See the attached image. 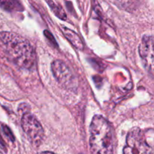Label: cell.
I'll return each mask as SVG.
<instances>
[{"instance_id":"cell-1","label":"cell","mask_w":154,"mask_h":154,"mask_svg":"<svg viewBox=\"0 0 154 154\" xmlns=\"http://www.w3.org/2000/svg\"><path fill=\"white\" fill-rule=\"evenodd\" d=\"M0 50L15 66L30 69L35 62V54L29 42L22 36L11 32H0Z\"/></svg>"},{"instance_id":"cell-2","label":"cell","mask_w":154,"mask_h":154,"mask_svg":"<svg viewBox=\"0 0 154 154\" xmlns=\"http://www.w3.org/2000/svg\"><path fill=\"white\" fill-rule=\"evenodd\" d=\"M90 146L92 154L114 153V134L108 120L101 115L93 117L90 126Z\"/></svg>"},{"instance_id":"cell-3","label":"cell","mask_w":154,"mask_h":154,"mask_svg":"<svg viewBox=\"0 0 154 154\" xmlns=\"http://www.w3.org/2000/svg\"><path fill=\"white\" fill-rule=\"evenodd\" d=\"M153 129L143 131L139 128H133L126 138V144L123 154H150L153 150Z\"/></svg>"},{"instance_id":"cell-4","label":"cell","mask_w":154,"mask_h":154,"mask_svg":"<svg viewBox=\"0 0 154 154\" xmlns=\"http://www.w3.org/2000/svg\"><path fill=\"white\" fill-rule=\"evenodd\" d=\"M21 124L30 143L35 147L40 145L44 138V129L35 117L28 111L23 113Z\"/></svg>"},{"instance_id":"cell-5","label":"cell","mask_w":154,"mask_h":154,"mask_svg":"<svg viewBox=\"0 0 154 154\" xmlns=\"http://www.w3.org/2000/svg\"><path fill=\"white\" fill-rule=\"evenodd\" d=\"M51 69L57 82L66 90L75 91L78 88V81L72 71L62 60H54Z\"/></svg>"},{"instance_id":"cell-6","label":"cell","mask_w":154,"mask_h":154,"mask_svg":"<svg viewBox=\"0 0 154 154\" xmlns=\"http://www.w3.org/2000/svg\"><path fill=\"white\" fill-rule=\"evenodd\" d=\"M153 38L152 35H144L139 45V54L146 70L153 73Z\"/></svg>"},{"instance_id":"cell-7","label":"cell","mask_w":154,"mask_h":154,"mask_svg":"<svg viewBox=\"0 0 154 154\" xmlns=\"http://www.w3.org/2000/svg\"><path fill=\"white\" fill-rule=\"evenodd\" d=\"M62 31H63V34L66 36V38L71 42L72 45H73L75 48H76L78 50H83L84 48V45L83 43L82 40L81 39L80 36L77 34L75 32H74L73 30L69 29L67 27H63L62 29Z\"/></svg>"},{"instance_id":"cell-8","label":"cell","mask_w":154,"mask_h":154,"mask_svg":"<svg viewBox=\"0 0 154 154\" xmlns=\"http://www.w3.org/2000/svg\"><path fill=\"white\" fill-rule=\"evenodd\" d=\"M0 7L8 11L23 10L22 5L18 0H0Z\"/></svg>"},{"instance_id":"cell-9","label":"cell","mask_w":154,"mask_h":154,"mask_svg":"<svg viewBox=\"0 0 154 154\" xmlns=\"http://www.w3.org/2000/svg\"><path fill=\"white\" fill-rule=\"evenodd\" d=\"M46 1L47 2H48V4L49 5L51 10H52L53 12L54 13V14H55L57 17L63 20H64L66 19V14L65 13L64 10L62 8L61 6L55 4L52 0H46Z\"/></svg>"},{"instance_id":"cell-10","label":"cell","mask_w":154,"mask_h":154,"mask_svg":"<svg viewBox=\"0 0 154 154\" xmlns=\"http://www.w3.org/2000/svg\"><path fill=\"white\" fill-rule=\"evenodd\" d=\"M2 130L3 132H4V133L8 137V138H10L12 141H14V138L13 134H12V132H11L10 129H9L7 126H5V125H2Z\"/></svg>"},{"instance_id":"cell-11","label":"cell","mask_w":154,"mask_h":154,"mask_svg":"<svg viewBox=\"0 0 154 154\" xmlns=\"http://www.w3.org/2000/svg\"><path fill=\"white\" fill-rule=\"evenodd\" d=\"M118 2L123 6L124 8H130L134 4V0H118Z\"/></svg>"},{"instance_id":"cell-12","label":"cell","mask_w":154,"mask_h":154,"mask_svg":"<svg viewBox=\"0 0 154 154\" xmlns=\"http://www.w3.org/2000/svg\"><path fill=\"white\" fill-rule=\"evenodd\" d=\"M38 154H56L54 153H52V152H48V151H45V152H42V153H40Z\"/></svg>"}]
</instances>
